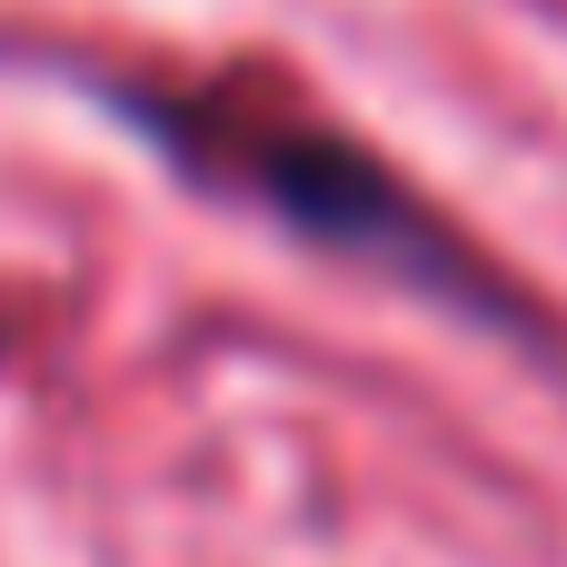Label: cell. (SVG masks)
Listing matches in <instances>:
<instances>
[{
    "label": "cell",
    "mask_w": 567,
    "mask_h": 567,
    "mask_svg": "<svg viewBox=\"0 0 567 567\" xmlns=\"http://www.w3.org/2000/svg\"><path fill=\"white\" fill-rule=\"evenodd\" d=\"M60 80L80 100H100L179 189H199L239 219H269L279 239H299L339 269H369L379 289H399V299H419L458 329H488V339L548 359L538 299L458 219H439L379 150H359L349 130L299 120V110H259V100H229V90H159V80L70 70V60H60Z\"/></svg>",
    "instance_id": "cell-1"
}]
</instances>
